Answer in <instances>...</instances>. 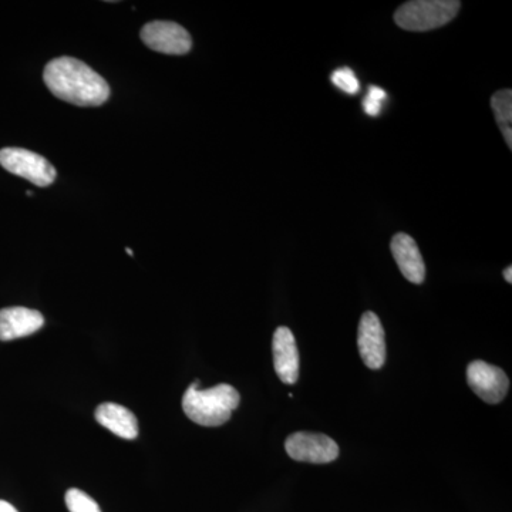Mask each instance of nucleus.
I'll return each instance as SVG.
<instances>
[{"label":"nucleus","mask_w":512,"mask_h":512,"mask_svg":"<svg viewBox=\"0 0 512 512\" xmlns=\"http://www.w3.org/2000/svg\"><path fill=\"white\" fill-rule=\"evenodd\" d=\"M126 252H127L128 255L133 256V251H131L130 248H126Z\"/></svg>","instance_id":"6ab92c4d"},{"label":"nucleus","mask_w":512,"mask_h":512,"mask_svg":"<svg viewBox=\"0 0 512 512\" xmlns=\"http://www.w3.org/2000/svg\"><path fill=\"white\" fill-rule=\"evenodd\" d=\"M390 249L404 278L412 284H423L426 278V265L416 241L410 235L400 232L394 235Z\"/></svg>","instance_id":"9d476101"},{"label":"nucleus","mask_w":512,"mask_h":512,"mask_svg":"<svg viewBox=\"0 0 512 512\" xmlns=\"http://www.w3.org/2000/svg\"><path fill=\"white\" fill-rule=\"evenodd\" d=\"M495 120L503 131L505 143L512 148V92L510 89L500 90L491 97Z\"/></svg>","instance_id":"ddd939ff"},{"label":"nucleus","mask_w":512,"mask_h":512,"mask_svg":"<svg viewBox=\"0 0 512 512\" xmlns=\"http://www.w3.org/2000/svg\"><path fill=\"white\" fill-rule=\"evenodd\" d=\"M387 99V93L382 87L370 86L367 90L365 100H363V109L370 117H377L382 113L384 101Z\"/></svg>","instance_id":"dca6fc26"},{"label":"nucleus","mask_w":512,"mask_h":512,"mask_svg":"<svg viewBox=\"0 0 512 512\" xmlns=\"http://www.w3.org/2000/svg\"><path fill=\"white\" fill-rule=\"evenodd\" d=\"M64 500L70 512H101L99 504L90 495L77 488H70Z\"/></svg>","instance_id":"4468645a"},{"label":"nucleus","mask_w":512,"mask_h":512,"mask_svg":"<svg viewBox=\"0 0 512 512\" xmlns=\"http://www.w3.org/2000/svg\"><path fill=\"white\" fill-rule=\"evenodd\" d=\"M272 355L276 375L285 384H295L299 379V350L292 330L281 326L272 339Z\"/></svg>","instance_id":"1a4fd4ad"},{"label":"nucleus","mask_w":512,"mask_h":512,"mask_svg":"<svg viewBox=\"0 0 512 512\" xmlns=\"http://www.w3.org/2000/svg\"><path fill=\"white\" fill-rule=\"evenodd\" d=\"M241 402L238 390L221 383L211 389L201 390L200 380L188 387L183 397V410L188 419L204 427H218L231 419L232 412Z\"/></svg>","instance_id":"f03ea898"},{"label":"nucleus","mask_w":512,"mask_h":512,"mask_svg":"<svg viewBox=\"0 0 512 512\" xmlns=\"http://www.w3.org/2000/svg\"><path fill=\"white\" fill-rule=\"evenodd\" d=\"M467 383L470 389L488 404L503 402L510 389V379L501 367L474 360L467 367Z\"/></svg>","instance_id":"0eeeda50"},{"label":"nucleus","mask_w":512,"mask_h":512,"mask_svg":"<svg viewBox=\"0 0 512 512\" xmlns=\"http://www.w3.org/2000/svg\"><path fill=\"white\" fill-rule=\"evenodd\" d=\"M357 348L369 369L379 370L386 362V339L382 322L376 313L365 312L357 330Z\"/></svg>","instance_id":"6e6552de"},{"label":"nucleus","mask_w":512,"mask_h":512,"mask_svg":"<svg viewBox=\"0 0 512 512\" xmlns=\"http://www.w3.org/2000/svg\"><path fill=\"white\" fill-rule=\"evenodd\" d=\"M330 80L343 93L350 94V96H356L359 93V79H357L355 72L350 67H342V69L335 70Z\"/></svg>","instance_id":"2eb2a0df"},{"label":"nucleus","mask_w":512,"mask_h":512,"mask_svg":"<svg viewBox=\"0 0 512 512\" xmlns=\"http://www.w3.org/2000/svg\"><path fill=\"white\" fill-rule=\"evenodd\" d=\"M461 3L456 0H414L394 13L397 25L409 32H429L456 18Z\"/></svg>","instance_id":"7ed1b4c3"},{"label":"nucleus","mask_w":512,"mask_h":512,"mask_svg":"<svg viewBox=\"0 0 512 512\" xmlns=\"http://www.w3.org/2000/svg\"><path fill=\"white\" fill-rule=\"evenodd\" d=\"M96 420L121 439L133 440L138 436L136 416L121 404H100L96 410Z\"/></svg>","instance_id":"f8f14e48"},{"label":"nucleus","mask_w":512,"mask_h":512,"mask_svg":"<svg viewBox=\"0 0 512 512\" xmlns=\"http://www.w3.org/2000/svg\"><path fill=\"white\" fill-rule=\"evenodd\" d=\"M43 80L53 96L74 106L99 107L110 97L109 83L74 57H59L47 63Z\"/></svg>","instance_id":"f257e3e1"},{"label":"nucleus","mask_w":512,"mask_h":512,"mask_svg":"<svg viewBox=\"0 0 512 512\" xmlns=\"http://www.w3.org/2000/svg\"><path fill=\"white\" fill-rule=\"evenodd\" d=\"M288 456L295 461L328 464L339 457V446L329 436L319 433H293L285 441Z\"/></svg>","instance_id":"423d86ee"},{"label":"nucleus","mask_w":512,"mask_h":512,"mask_svg":"<svg viewBox=\"0 0 512 512\" xmlns=\"http://www.w3.org/2000/svg\"><path fill=\"white\" fill-rule=\"evenodd\" d=\"M504 278L508 284H512V266H508L507 269H504Z\"/></svg>","instance_id":"a211bd4d"},{"label":"nucleus","mask_w":512,"mask_h":512,"mask_svg":"<svg viewBox=\"0 0 512 512\" xmlns=\"http://www.w3.org/2000/svg\"><path fill=\"white\" fill-rule=\"evenodd\" d=\"M140 36L144 45L163 55H187L192 47L190 33L175 22L154 20L141 29Z\"/></svg>","instance_id":"39448f33"},{"label":"nucleus","mask_w":512,"mask_h":512,"mask_svg":"<svg viewBox=\"0 0 512 512\" xmlns=\"http://www.w3.org/2000/svg\"><path fill=\"white\" fill-rule=\"evenodd\" d=\"M45 318L42 313L33 311V309L6 308L0 311V340L9 342L25 336L33 335L37 330L42 329Z\"/></svg>","instance_id":"9b49d317"},{"label":"nucleus","mask_w":512,"mask_h":512,"mask_svg":"<svg viewBox=\"0 0 512 512\" xmlns=\"http://www.w3.org/2000/svg\"><path fill=\"white\" fill-rule=\"evenodd\" d=\"M0 165L9 173L25 178L37 187H49L57 177L55 167L45 157L25 148L0 150Z\"/></svg>","instance_id":"20e7f679"},{"label":"nucleus","mask_w":512,"mask_h":512,"mask_svg":"<svg viewBox=\"0 0 512 512\" xmlns=\"http://www.w3.org/2000/svg\"><path fill=\"white\" fill-rule=\"evenodd\" d=\"M0 512H18V510L12 504L0 500Z\"/></svg>","instance_id":"f3484780"}]
</instances>
